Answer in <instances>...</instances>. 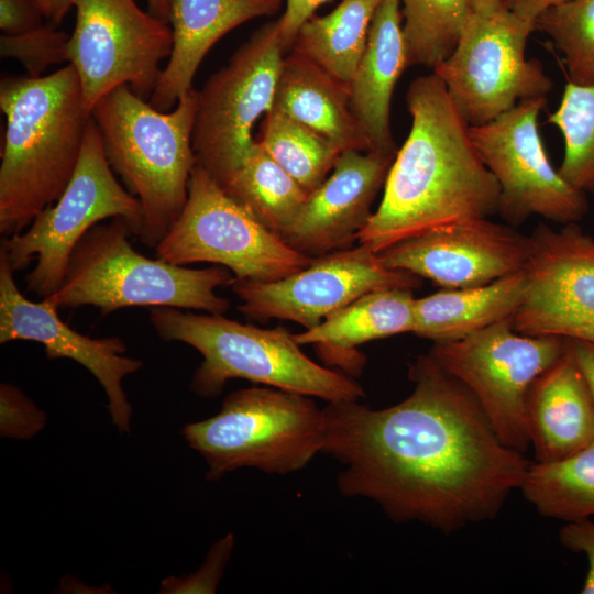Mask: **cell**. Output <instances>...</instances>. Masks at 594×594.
<instances>
[{"mask_svg":"<svg viewBox=\"0 0 594 594\" xmlns=\"http://www.w3.org/2000/svg\"><path fill=\"white\" fill-rule=\"evenodd\" d=\"M276 24L256 30L198 91L193 131L196 165L217 184L244 161L256 121L273 109L284 58Z\"/></svg>","mask_w":594,"mask_h":594,"instance_id":"cell-13","label":"cell"},{"mask_svg":"<svg viewBox=\"0 0 594 594\" xmlns=\"http://www.w3.org/2000/svg\"><path fill=\"white\" fill-rule=\"evenodd\" d=\"M409 378L414 391L391 407H323L321 453L344 466L339 492L374 502L395 522L444 534L493 520L530 461L502 442L470 391L429 353Z\"/></svg>","mask_w":594,"mask_h":594,"instance_id":"cell-1","label":"cell"},{"mask_svg":"<svg viewBox=\"0 0 594 594\" xmlns=\"http://www.w3.org/2000/svg\"><path fill=\"white\" fill-rule=\"evenodd\" d=\"M148 12L168 22L172 0H146Z\"/></svg>","mask_w":594,"mask_h":594,"instance_id":"cell-42","label":"cell"},{"mask_svg":"<svg viewBox=\"0 0 594 594\" xmlns=\"http://www.w3.org/2000/svg\"><path fill=\"white\" fill-rule=\"evenodd\" d=\"M526 419L535 462L562 460L594 442V399L568 340L563 354L534 381Z\"/></svg>","mask_w":594,"mask_h":594,"instance_id":"cell-20","label":"cell"},{"mask_svg":"<svg viewBox=\"0 0 594 594\" xmlns=\"http://www.w3.org/2000/svg\"><path fill=\"white\" fill-rule=\"evenodd\" d=\"M234 536L227 535L210 549L205 563L186 579L170 578L162 583L164 593H215L233 549Z\"/></svg>","mask_w":594,"mask_h":594,"instance_id":"cell-35","label":"cell"},{"mask_svg":"<svg viewBox=\"0 0 594 594\" xmlns=\"http://www.w3.org/2000/svg\"><path fill=\"white\" fill-rule=\"evenodd\" d=\"M559 541L565 549L585 554L587 572L581 592L594 594V521L585 518L565 522L559 531Z\"/></svg>","mask_w":594,"mask_h":594,"instance_id":"cell-36","label":"cell"},{"mask_svg":"<svg viewBox=\"0 0 594 594\" xmlns=\"http://www.w3.org/2000/svg\"><path fill=\"white\" fill-rule=\"evenodd\" d=\"M382 1L342 0L329 14L311 16L299 30L292 50L305 54L349 87Z\"/></svg>","mask_w":594,"mask_h":594,"instance_id":"cell-27","label":"cell"},{"mask_svg":"<svg viewBox=\"0 0 594 594\" xmlns=\"http://www.w3.org/2000/svg\"><path fill=\"white\" fill-rule=\"evenodd\" d=\"M156 257L185 266L208 262L235 279L275 280L311 264L314 256L288 246L195 165L186 205L155 248Z\"/></svg>","mask_w":594,"mask_h":594,"instance_id":"cell-10","label":"cell"},{"mask_svg":"<svg viewBox=\"0 0 594 594\" xmlns=\"http://www.w3.org/2000/svg\"><path fill=\"white\" fill-rule=\"evenodd\" d=\"M38 0H0V30L6 35L22 34L43 24Z\"/></svg>","mask_w":594,"mask_h":594,"instance_id":"cell-37","label":"cell"},{"mask_svg":"<svg viewBox=\"0 0 594 594\" xmlns=\"http://www.w3.org/2000/svg\"><path fill=\"white\" fill-rule=\"evenodd\" d=\"M218 185L279 238L308 197L257 139L242 164Z\"/></svg>","mask_w":594,"mask_h":594,"instance_id":"cell-26","label":"cell"},{"mask_svg":"<svg viewBox=\"0 0 594 594\" xmlns=\"http://www.w3.org/2000/svg\"><path fill=\"white\" fill-rule=\"evenodd\" d=\"M257 139L274 161L309 195L342 153L333 143L277 109L264 116Z\"/></svg>","mask_w":594,"mask_h":594,"instance_id":"cell-29","label":"cell"},{"mask_svg":"<svg viewBox=\"0 0 594 594\" xmlns=\"http://www.w3.org/2000/svg\"><path fill=\"white\" fill-rule=\"evenodd\" d=\"M532 31L534 22L502 3L472 11L454 50L433 68L470 127L551 91L553 82L540 61L525 55Z\"/></svg>","mask_w":594,"mask_h":594,"instance_id":"cell-9","label":"cell"},{"mask_svg":"<svg viewBox=\"0 0 594 594\" xmlns=\"http://www.w3.org/2000/svg\"><path fill=\"white\" fill-rule=\"evenodd\" d=\"M564 56L569 82L594 86V0H568L534 22Z\"/></svg>","mask_w":594,"mask_h":594,"instance_id":"cell-32","label":"cell"},{"mask_svg":"<svg viewBox=\"0 0 594 594\" xmlns=\"http://www.w3.org/2000/svg\"><path fill=\"white\" fill-rule=\"evenodd\" d=\"M525 270L492 283L441 290L416 298L413 334L436 342L463 339L510 318L524 300Z\"/></svg>","mask_w":594,"mask_h":594,"instance_id":"cell-25","label":"cell"},{"mask_svg":"<svg viewBox=\"0 0 594 594\" xmlns=\"http://www.w3.org/2000/svg\"><path fill=\"white\" fill-rule=\"evenodd\" d=\"M18 340L43 344L48 360L69 359L87 369L106 392L112 424L121 433L130 432L132 406L122 382L142 367V361L124 356L127 346L121 338L81 334L45 299H28L14 280L7 254L0 250V343Z\"/></svg>","mask_w":594,"mask_h":594,"instance_id":"cell-18","label":"cell"},{"mask_svg":"<svg viewBox=\"0 0 594 594\" xmlns=\"http://www.w3.org/2000/svg\"><path fill=\"white\" fill-rule=\"evenodd\" d=\"M182 435L208 465V481L241 468L287 475L321 453L324 414L310 396L254 386L229 394L216 416Z\"/></svg>","mask_w":594,"mask_h":594,"instance_id":"cell-7","label":"cell"},{"mask_svg":"<svg viewBox=\"0 0 594 594\" xmlns=\"http://www.w3.org/2000/svg\"><path fill=\"white\" fill-rule=\"evenodd\" d=\"M406 103L409 134L389 168L383 199L358 239L375 253L407 238L498 212V183L444 82L435 73L417 77Z\"/></svg>","mask_w":594,"mask_h":594,"instance_id":"cell-2","label":"cell"},{"mask_svg":"<svg viewBox=\"0 0 594 594\" xmlns=\"http://www.w3.org/2000/svg\"><path fill=\"white\" fill-rule=\"evenodd\" d=\"M116 217L127 219L138 238L143 210L139 199L120 184L105 154L100 132L91 118L80 157L66 189L20 233L4 238L2 250L14 272L31 260L26 292L45 298L62 284L72 253L97 223Z\"/></svg>","mask_w":594,"mask_h":594,"instance_id":"cell-8","label":"cell"},{"mask_svg":"<svg viewBox=\"0 0 594 594\" xmlns=\"http://www.w3.org/2000/svg\"><path fill=\"white\" fill-rule=\"evenodd\" d=\"M530 252V235L477 218L407 238L378 255L387 267L454 289L485 285L520 272Z\"/></svg>","mask_w":594,"mask_h":594,"instance_id":"cell-17","label":"cell"},{"mask_svg":"<svg viewBox=\"0 0 594 594\" xmlns=\"http://www.w3.org/2000/svg\"><path fill=\"white\" fill-rule=\"evenodd\" d=\"M530 239L527 286L514 329L594 344V238L566 223L559 230L539 224Z\"/></svg>","mask_w":594,"mask_h":594,"instance_id":"cell-16","label":"cell"},{"mask_svg":"<svg viewBox=\"0 0 594 594\" xmlns=\"http://www.w3.org/2000/svg\"><path fill=\"white\" fill-rule=\"evenodd\" d=\"M547 98L526 99L496 119L470 127L483 163L498 183V215L512 227L534 215L576 223L588 210L586 194L551 165L538 129Z\"/></svg>","mask_w":594,"mask_h":594,"instance_id":"cell-14","label":"cell"},{"mask_svg":"<svg viewBox=\"0 0 594 594\" xmlns=\"http://www.w3.org/2000/svg\"><path fill=\"white\" fill-rule=\"evenodd\" d=\"M150 320L161 339L186 343L202 355L189 384L199 397L219 396L226 384L237 378L327 403L365 397L353 378L307 356L283 327L261 329L224 315H197L173 307L151 308Z\"/></svg>","mask_w":594,"mask_h":594,"instance_id":"cell-5","label":"cell"},{"mask_svg":"<svg viewBox=\"0 0 594 594\" xmlns=\"http://www.w3.org/2000/svg\"><path fill=\"white\" fill-rule=\"evenodd\" d=\"M358 244L316 256L279 279L234 278L230 287L241 300L238 309L252 320H289L311 329L366 293L421 286V277L387 267L378 253Z\"/></svg>","mask_w":594,"mask_h":594,"instance_id":"cell-15","label":"cell"},{"mask_svg":"<svg viewBox=\"0 0 594 594\" xmlns=\"http://www.w3.org/2000/svg\"><path fill=\"white\" fill-rule=\"evenodd\" d=\"M76 23L68 42L87 111L119 86L146 99L155 90L161 63L173 50L170 24L135 0H73Z\"/></svg>","mask_w":594,"mask_h":594,"instance_id":"cell-12","label":"cell"},{"mask_svg":"<svg viewBox=\"0 0 594 594\" xmlns=\"http://www.w3.org/2000/svg\"><path fill=\"white\" fill-rule=\"evenodd\" d=\"M407 64L398 0H383L369 32L365 51L349 84L350 107L371 152L396 155L391 123L392 96Z\"/></svg>","mask_w":594,"mask_h":594,"instance_id":"cell-22","label":"cell"},{"mask_svg":"<svg viewBox=\"0 0 594 594\" xmlns=\"http://www.w3.org/2000/svg\"><path fill=\"white\" fill-rule=\"evenodd\" d=\"M283 0H172L173 50L160 81L147 100L169 111L193 88L194 76L210 48L249 20L273 15Z\"/></svg>","mask_w":594,"mask_h":594,"instance_id":"cell-21","label":"cell"},{"mask_svg":"<svg viewBox=\"0 0 594 594\" xmlns=\"http://www.w3.org/2000/svg\"><path fill=\"white\" fill-rule=\"evenodd\" d=\"M197 100L191 88L174 109L161 111L119 86L91 111L110 167L142 206L138 238L147 248L160 244L186 205Z\"/></svg>","mask_w":594,"mask_h":594,"instance_id":"cell-4","label":"cell"},{"mask_svg":"<svg viewBox=\"0 0 594 594\" xmlns=\"http://www.w3.org/2000/svg\"><path fill=\"white\" fill-rule=\"evenodd\" d=\"M273 108L329 140L341 152H371L351 110L349 87L296 50L283 58Z\"/></svg>","mask_w":594,"mask_h":594,"instance_id":"cell-24","label":"cell"},{"mask_svg":"<svg viewBox=\"0 0 594 594\" xmlns=\"http://www.w3.org/2000/svg\"><path fill=\"white\" fill-rule=\"evenodd\" d=\"M43 9L45 19L50 23L56 25L58 24L65 15L68 13L69 9L73 7V0H38Z\"/></svg>","mask_w":594,"mask_h":594,"instance_id":"cell-41","label":"cell"},{"mask_svg":"<svg viewBox=\"0 0 594 594\" xmlns=\"http://www.w3.org/2000/svg\"><path fill=\"white\" fill-rule=\"evenodd\" d=\"M396 155L342 152L332 174L308 195L280 239L309 256L352 248L373 212Z\"/></svg>","mask_w":594,"mask_h":594,"instance_id":"cell-19","label":"cell"},{"mask_svg":"<svg viewBox=\"0 0 594 594\" xmlns=\"http://www.w3.org/2000/svg\"><path fill=\"white\" fill-rule=\"evenodd\" d=\"M122 218L95 224L74 249L59 287L43 298L57 309L92 306L106 316L130 307H173L224 315L230 302L216 294L234 275L224 266L188 268L148 258L130 242Z\"/></svg>","mask_w":594,"mask_h":594,"instance_id":"cell-6","label":"cell"},{"mask_svg":"<svg viewBox=\"0 0 594 594\" xmlns=\"http://www.w3.org/2000/svg\"><path fill=\"white\" fill-rule=\"evenodd\" d=\"M507 9L517 15L535 22L536 18L544 10L565 2L568 0H498Z\"/></svg>","mask_w":594,"mask_h":594,"instance_id":"cell-40","label":"cell"},{"mask_svg":"<svg viewBox=\"0 0 594 594\" xmlns=\"http://www.w3.org/2000/svg\"><path fill=\"white\" fill-rule=\"evenodd\" d=\"M519 491L547 518L565 522L594 516V442L553 462H530Z\"/></svg>","mask_w":594,"mask_h":594,"instance_id":"cell-28","label":"cell"},{"mask_svg":"<svg viewBox=\"0 0 594 594\" xmlns=\"http://www.w3.org/2000/svg\"><path fill=\"white\" fill-rule=\"evenodd\" d=\"M566 340L576 362L579 363L587 381L594 399V344L581 340Z\"/></svg>","mask_w":594,"mask_h":594,"instance_id":"cell-39","label":"cell"},{"mask_svg":"<svg viewBox=\"0 0 594 594\" xmlns=\"http://www.w3.org/2000/svg\"><path fill=\"white\" fill-rule=\"evenodd\" d=\"M6 132L0 166V233L25 230L53 205L77 167L91 119L75 68L0 84Z\"/></svg>","mask_w":594,"mask_h":594,"instance_id":"cell-3","label":"cell"},{"mask_svg":"<svg viewBox=\"0 0 594 594\" xmlns=\"http://www.w3.org/2000/svg\"><path fill=\"white\" fill-rule=\"evenodd\" d=\"M549 122L564 139V157L558 172L576 189L594 194V86L568 82Z\"/></svg>","mask_w":594,"mask_h":594,"instance_id":"cell-31","label":"cell"},{"mask_svg":"<svg viewBox=\"0 0 594 594\" xmlns=\"http://www.w3.org/2000/svg\"><path fill=\"white\" fill-rule=\"evenodd\" d=\"M330 0H286V9L275 22L277 36L284 53L292 51L301 26L316 10Z\"/></svg>","mask_w":594,"mask_h":594,"instance_id":"cell-38","label":"cell"},{"mask_svg":"<svg viewBox=\"0 0 594 594\" xmlns=\"http://www.w3.org/2000/svg\"><path fill=\"white\" fill-rule=\"evenodd\" d=\"M565 348L561 337L517 332L510 317L463 339L436 342L429 355L470 391L502 442L525 454L528 392Z\"/></svg>","mask_w":594,"mask_h":594,"instance_id":"cell-11","label":"cell"},{"mask_svg":"<svg viewBox=\"0 0 594 594\" xmlns=\"http://www.w3.org/2000/svg\"><path fill=\"white\" fill-rule=\"evenodd\" d=\"M0 431L2 437L30 439L46 424V415L20 388L0 386Z\"/></svg>","mask_w":594,"mask_h":594,"instance_id":"cell-34","label":"cell"},{"mask_svg":"<svg viewBox=\"0 0 594 594\" xmlns=\"http://www.w3.org/2000/svg\"><path fill=\"white\" fill-rule=\"evenodd\" d=\"M501 2L498 0H472L473 11H486L495 8Z\"/></svg>","mask_w":594,"mask_h":594,"instance_id":"cell-43","label":"cell"},{"mask_svg":"<svg viewBox=\"0 0 594 594\" xmlns=\"http://www.w3.org/2000/svg\"><path fill=\"white\" fill-rule=\"evenodd\" d=\"M409 66L435 68L454 50L472 0H398Z\"/></svg>","mask_w":594,"mask_h":594,"instance_id":"cell-30","label":"cell"},{"mask_svg":"<svg viewBox=\"0 0 594 594\" xmlns=\"http://www.w3.org/2000/svg\"><path fill=\"white\" fill-rule=\"evenodd\" d=\"M411 289L388 288L366 293L326 317L318 326L294 334L299 345L314 344L328 364L359 374L365 364L356 346L415 328Z\"/></svg>","mask_w":594,"mask_h":594,"instance_id":"cell-23","label":"cell"},{"mask_svg":"<svg viewBox=\"0 0 594 594\" xmlns=\"http://www.w3.org/2000/svg\"><path fill=\"white\" fill-rule=\"evenodd\" d=\"M69 37L52 23L22 34H3L0 37V55L19 61L30 77H41L51 65L68 62Z\"/></svg>","mask_w":594,"mask_h":594,"instance_id":"cell-33","label":"cell"}]
</instances>
